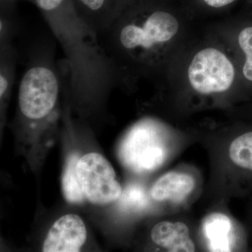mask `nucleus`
<instances>
[{"label":"nucleus","instance_id":"17","mask_svg":"<svg viewBox=\"0 0 252 252\" xmlns=\"http://www.w3.org/2000/svg\"><path fill=\"white\" fill-rule=\"evenodd\" d=\"M9 88V79L4 75V73L0 74V96L2 97Z\"/></svg>","mask_w":252,"mask_h":252},{"label":"nucleus","instance_id":"6","mask_svg":"<svg viewBox=\"0 0 252 252\" xmlns=\"http://www.w3.org/2000/svg\"><path fill=\"white\" fill-rule=\"evenodd\" d=\"M86 240L82 220L76 215H67L56 220L50 228L43 245L44 252H77Z\"/></svg>","mask_w":252,"mask_h":252},{"label":"nucleus","instance_id":"12","mask_svg":"<svg viewBox=\"0 0 252 252\" xmlns=\"http://www.w3.org/2000/svg\"><path fill=\"white\" fill-rule=\"evenodd\" d=\"M229 157L235 165L252 171V132L233 140L229 147Z\"/></svg>","mask_w":252,"mask_h":252},{"label":"nucleus","instance_id":"4","mask_svg":"<svg viewBox=\"0 0 252 252\" xmlns=\"http://www.w3.org/2000/svg\"><path fill=\"white\" fill-rule=\"evenodd\" d=\"M78 178L86 198L96 205L115 201L122 194L120 184L108 160L97 153L80 158L77 165Z\"/></svg>","mask_w":252,"mask_h":252},{"label":"nucleus","instance_id":"5","mask_svg":"<svg viewBox=\"0 0 252 252\" xmlns=\"http://www.w3.org/2000/svg\"><path fill=\"white\" fill-rule=\"evenodd\" d=\"M188 73L190 85L200 94L224 92L230 89L235 78L234 67L228 58L212 48L195 55Z\"/></svg>","mask_w":252,"mask_h":252},{"label":"nucleus","instance_id":"10","mask_svg":"<svg viewBox=\"0 0 252 252\" xmlns=\"http://www.w3.org/2000/svg\"><path fill=\"white\" fill-rule=\"evenodd\" d=\"M231 228L230 219L223 214L212 213L205 217L203 222V231L210 251H231Z\"/></svg>","mask_w":252,"mask_h":252},{"label":"nucleus","instance_id":"13","mask_svg":"<svg viewBox=\"0 0 252 252\" xmlns=\"http://www.w3.org/2000/svg\"><path fill=\"white\" fill-rule=\"evenodd\" d=\"M39 9L48 17H54L59 14L75 16L71 0H33Z\"/></svg>","mask_w":252,"mask_h":252},{"label":"nucleus","instance_id":"8","mask_svg":"<svg viewBox=\"0 0 252 252\" xmlns=\"http://www.w3.org/2000/svg\"><path fill=\"white\" fill-rule=\"evenodd\" d=\"M151 237L156 245L166 249L168 252H195L188 227L182 222H160L154 225Z\"/></svg>","mask_w":252,"mask_h":252},{"label":"nucleus","instance_id":"7","mask_svg":"<svg viewBox=\"0 0 252 252\" xmlns=\"http://www.w3.org/2000/svg\"><path fill=\"white\" fill-rule=\"evenodd\" d=\"M78 19L98 36L122 12L124 0H71Z\"/></svg>","mask_w":252,"mask_h":252},{"label":"nucleus","instance_id":"1","mask_svg":"<svg viewBox=\"0 0 252 252\" xmlns=\"http://www.w3.org/2000/svg\"><path fill=\"white\" fill-rule=\"evenodd\" d=\"M178 28V22L173 16L156 11L149 15L142 26L130 23L118 28L110 25L97 36L104 54L117 48L127 51L137 49L149 51L170 40Z\"/></svg>","mask_w":252,"mask_h":252},{"label":"nucleus","instance_id":"15","mask_svg":"<svg viewBox=\"0 0 252 252\" xmlns=\"http://www.w3.org/2000/svg\"><path fill=\"white\" fill-rule=\"evenodd\" d=\"M121 195L120 204L125 208H139L146 201L144 190L137 186H130Z\"/></svg>","mask_w":252,"mask_h":252},{"label":"nucleus","instance_id":"2","mask_svg":"<svg viewBox=\"0 0 252 252\" xmlns=\"http://www.w3.org/2000/svg\"><path fill=\"white\" fill-rule=\"evenodd\" d=\"M166 140L160 128L150 122L137 124L120 147V158L126 167L137 172L152 171L166 159Z\"/></svg>","mask_w":252,"mask_h":252},{"label":"nucleus","instance_id":"11","mask_svg":"<svg viewBox=\"0 0 252 252\" xmlns=\"http://www.w3.org/2000/svg\"><path fill=\"white\" fill-rule=\"evenodd\" d=\"M79 159V155L77 154L69 156L63 174V193L66 200L71 203H81L86 197L77 173Z\"/></svg>","mask_w":252,"mask_h":252},{"label":"nucleus","instance_id":"9","mask_svg":"<svg viewBox=\"0 0 252 252\" xmlns=\"http://www.w3.org/2000/svg\"><path fill=\"white\" fill-rule=\"evenodd\" d=\"M194 187L195 180L191 176L182 172H167L155 182L151 190V196L159 202H179L188 196Z\"/></svg>","mask_w":252,"mask_h":252},{"label":"nucleus","instance_id":"3","mask_svg":"<svg viewBox=\"0 0 252 252\" xmlns=\"http://www.w3.org/2000/svg\"><path fill=\"white\" fill-rule=\"evenodd\" d=\"M59 93V80L54 71L46 66H34L25 73L20 83V109L28 119H43L54 109Z\"/></svg>","mask_w":252,"mask_h":252},{"label":"nucleus","instance_id":"14","mask_svg":"<svg viewBox=\"0 0 252 252\" xmlns=\"http://www.w3.org/2000/svg\"><path fill=\"white\" fill-rule=\"evenodd\" d=\"M238 41L246 56V61L243 67L244 76L252 81V27L243 30L239 35Z\"/></svg>","mask_w":252,"mask_h":252},{"label":"nucleus","instance_id":"16","mask_svg":"<svg viewBox=\"0 0 252 252\" xmlns=\"http://www.w3.org/2000/svg\"><path fill=\"white\" fill-rule=\"evenodd\" d=\"M234 1L235 0H205L207 5L215 8L223 7Z\"/></svg>","mask_w":252,"mask_h":252}]
</instances>
